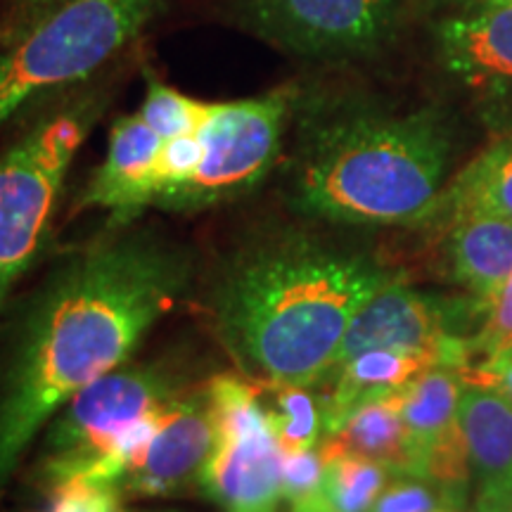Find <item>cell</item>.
I'll use <instances>...</instances> for the list:
<instances>
[{"label":"cell","instance_id":"6da1fadb","mask_svg":"<svg viewBox=\"0 0 512 512\" xmlns=\"http://www.w3.org/2000/svg\"><path fill=\"white\" fill-rule=\"evenodd\" d=\"M190 283L188 249L150 230L102 238L53 268L0 354V496L64 403L124 366Z\"/></svg>","mask_w":512,"mask_h":512},{"label":"cell","instance_id":"7a4b0ae2","mask_svg":"<svg viewBox=\"0 0 512 512\" xmlns=\"http://www.w3.org/2000/svg\"><path fill=\"white\" fill-rule=\"evenodd\" d=\"M389 275L370 256L280 233L230 256L211 294L223 347L268 387H313L335 368L351 318Z\"/></svg>","mask_w":512,"mask_h":512},{"label":"cell","instance_id":"3957f363","mask_svg":"<svg viewBox=\"0 0 512 512\" xmlns=\"http://www.w3.org/2000/svg\"><path fill=\"white\" fill-rule=\"evenodd\" d=\"M451 131L432 107L311 112L292 169V202L304 214L361 226L430 221L441 202Z\"/></svg>","mask_w":512,"mask_h":512},{"label":"cell","instance_id":"277c9868","mask_svg":"<svg viewBox=\"0 0 512 512\" xmlns=\"http://www.w3.org/2000/svg\"><path fill=\"white\" fill-rule=\"evenodd\" d=\"M188 389L169 368L119 366L81 389L50 420L41 453V482L88 477L121 484L159 415Z\"/></svg>","mask_w":512,"mask_h":512},{"label":"cell","instance_id":"5b68a950","mask_svg":"<svg viewBox=\"0 0 512 512\" xmlns=\"http://www.w3.org/2000/svg\"><path fill=\"white\" fill-rule=\"evenodd\" d=\"M164 8V0H72L0 53V126L24 105L88 79Z\"/></svg>","mask_w":512,"mask_h":512},{"label":"cell","instance_id":"8992f818","mask_svg":"<svg viewBox=\"0 0 512 512\" xmlns=\"http://www.w3.org/2000/svg\"><path fill=\"white\" fill-rule=\"evenodd\" d=\"M98 112L93 98L76 100L0 157V309L43 249L64 178Z\"/></svg>","mask_w":512,"mask_h":512},{"label":"cell","instance_id":"52a82bcc","mask_svg":"<svg viewBox=\"0 0 512 512\" xmlns=\"http://www.w3.org/2000/svg\"><path fill=\"white\" fill-rule=\"evenodd\" d=\"M294 102L297 91L290 86L261 98L214 102L200 131L202 159L195 174L169 192L157 209H207L252 192L280 155Z\"/></svg>","mask_w":512,"mask_h":512},{"label":"cell","instance_id":"ba28073f","mask_svg":"<svg viewBox=\"0 0 512 512\" xmlns=\"http://www.w3.org/2000/svg\"><path fill=\"white\" fill-rule=\"evenodd\" d=\"M216 441L200 489L228 512H275L283 501V448L259 389L238 375L207 384Z\"/></svg>","mask_w":512,"mask_h":512},{"label":"cell","instance_id":"9c48e42d","mask_svg":"<svg viewBox=\"0 0 512 512\" xmlns=\"http://www.w3.org/2000/svg\"><path fill=\"white\" fill-rule=\"evenodd\" d=\"M242 22L287 53L342 60L387 41L394 0H238Z\"/></svg>","mask_w":512,"mask_h":512},{"label":"cell","instance_id":"30bf717a","mask_svg":"<svg viewBox=\"0 0 512 512\" xmlns=\"http://www.w3.org/2000/svg\"><path fill=\"white\" fill-rule=\"evenodd\" d=\"M373 349L420 351L437 356L441 366L458 370L467 368L470 361L467 339L448 330L446 304L392 278L351 318L335 368Z\"/></svg>","mask_w":512,"mask_h":512},{"label":"cell","instance_id":"8fae6325","mask_svg":"<svg viewBox=\"0 0 512 512\" xmlns=\"http://www.w3.org/2000/svg\"><path fill=\"white\" fill-rule=\"evenodd\" d=\"M216 427L207 384L188 389L159 415L136 463L121 479L124 496H174L200 486L214 451Z\"/></svg>","mask_w":512,"mask_h":512},{"label":"cell","instance_id":"7c38bea8","mask_svg":"<svg viewBox=\"0 0 512 512\" xmlns=\"http://www.w3.org/2000/svg\"><path fill=\"white\" fill-rule=\"evenodd\" d=\"M441 62L489 100L512 95V5L465 8L437 24Z\"/></svg>","mask_w":512,"mask_h":512},{"label":"cell","instance_id":"4fadbf2b","mask_svg":"<svg viewBox=\"0 0 512 512\" xmlns=\"http://www.w3.org/2000/svg\"><path fill=\"white\" fill-rule=\"evenodd\" d=\"M458 422L475 484V512H508L512 498V403L494 387L465 384Z\"/></svg>","mask_w":512,"mask_h":512},{"label":"cell","instance_id":"5bb4252c","mask_svg":"<svg viewBox=\"0 0 512 512\" xmlns=\"http://www.w3.org/2000/svg\"><path fill=\"white\" fill-rule=\"evenodd\" d=\"M162 145L164 140L140 114L114 121L105 162L95 169L91 183L83 190V207L112 209L121 223L150 207Z\"/></svg>","mask_w":512,"mask_h":512},{"label":"cell","instance_id":"9a60e30c","mask_svg":"<svg viewBox=\"0 0 512 512\" xmlns=\"http://www.w3.org/2000/svg\"><path fill=\"white\" fill-rule=\"evenodd\" d=\"M432 366H441L437 356L394 349L363 351V354L354 356L351 361L337 366L328 375L332 387L320 399L323 401L325 415V437L342 425L344 418L354 411L358 403L375 399V396L399 392V389L411 384L415 377Z\"/></svg>","mask_w":512,"mask_h":512},{"label":"cell","instance_id":"2e32d148","mask_svg":"<svg viewBox=\"0 0 512 512\" xmlns=\"http://www.w3.org/2000/svg\"><path fill=\"white\" fill-rule=\"evenodd\" d=\"M446 264L460 287L491 297L512 273V221L491 214H460L448 219Z\"/></svg>","mask_w":512,"mask_h":512},{"label":"cell","instance_id":"e0dca14e","mask_svg":"<svg viewBox=\"0 0 512 512\" xmlns=\"http://www.w3.org/2000/svg\"><path fill=\"white\" fill-rule=\"evenodd\" d=\"M401 392L403 389L358 403L342 425L320 441V456L354 453L384 465L392 475H418L403 425Z\"/></svg>","mask_w":512,"mask_h":512},{"label":"cell","instance_id":"ac0fdd59","mask_svg":"<svg viewBox=\"0 0 512 512\" xmlns=\"http://www.w3.org/2000/svg\"><path fill=\"white\" fill-rule=\"evenodd\" d=\"M463 389V373L453 366L427 368L403 387L401 415L420 477H425V460L430 448L458 425Z\"/></svg>","mask_w":512,"mask_h":512},{"label":"cell","instance_id":"d6986e66","mask_svg":"<svg viewBox=\"0 0 512 512\" xmlns=\"http://www.w3.org/2000/svg\"><path fill=\"white\" fill-rule=\"evenodd\" d=\"M491 214L512 221V138H503L472 159L456 176L434 216ZM432 216V219H434Z\"/></svg>","mask_w":512,"mask_h":512},{"label":"cell","instance_id":"ffe728a7","mask_svg":"<svg viewBox=\"0 0 512 512\" xmlns=\"http://www.w3.org/2000/svg\"><path fill=\"white\" fill-rule=\"evenodd\" d=\"M325 472L318 496L332 512H368L394 475L375 460L335 453L323 458Z\"/></svg>","mask_w":512,"mask_h":512},{"label":"cell","instance_id":"44dd1931","mask_svg":"<svg viewBox=\"0 0 512 512\" xmlns=\"http://www.w3.org/2000/svg\"><path fill=\"white\" fill-rule=\"evenodd\" d=\"M275 399L268 406L275 439L283 451L318 448L325 437L323 401L311 394V387H273Z\"/></svg>","mask_w":512,"mask_h":512},{"label":"cell","instance_id":"7402d4cb","mask_svg":"<svg viewBox=\"0 0 512 512\" xmlns=\"http://www.w3.org/2000/svg\"><path fill=\"white\" fill-rule=\"evenodd\" d=\"M211 110H214V102L190 98L169 83L159 81L155 74H147L145 102L138 114L162 140L202 131L211 117Z\"/></svg>","mask_w":512,"mask_h":512},{"label":"cell","instance_id":"603a6c76","mask_svg":"<svg viewBox=\"0 0 512 512\" xmlns=\"http://www.w3.org/2000/svg\"><path fill=\"white\" fill-rule=\"evenodd\" d=\"M482 304L486 306L482 328L475 337L467 339V368L491 366L512 351V273Z\"/></svg>","mask_w":512,"mask_h":512},{"label":"cell","instance_id":"cb8c5ba5","mask_svg":"<svg viewBox=\"0 0 512 512\" xmlns=\"http://www.w3.org/2000/svg\"><path fill=\"white\" fill-rule=\"evenodd\" d=\"M465 501L430 477L394 475L368 512H439L465 510Z\"/></svg>","mask_w":512,"mask_h":512},{"label":"cell","instance_id":"d4e9b609","mask_svg":"<svg viewBox=\"0 0 512 512\" xmlns=\"http://www.w3.org/2000/svg\"><path fill=\"white\" fill-rule=\"evenodd\" d=\"M124 491L102 479L72 477L48 486L46 512H124Z\"/></svg>","mask_w":512,"mask_h":512},{"label":"cell","instance_id":"484cf974","mask_svg":"<svg viewBox=\"0 0 512 512\" xmlns=\"http://www.w3.org/2000/svg\"><path fill=\"white\" fill-rule=\"evenodd\" d=\"M325 460L320 448H304V451H283L280 465V491L283 501L299 503L316 496L323 484Z\"/></svg>","mask_w":512,"mask_h":512},{"label":"cell","instance_id":"4316f807","mask_svg":"<svg viewBox=\"0 0 512 512\" xmlns=\"http://www.w3.org/2000/svg\"><path fill=\"white\" fill-rule=\"evenodd\" d=\"M72 0H5L0 10V48L27 36L36 24Z\"/></svg>","mask_w":512,"mask_h":512},{"label":"cell","instance_id":"83f0119b","mask_svg":"<svg viewBox=\"0 0 512 512\" xmlns=\"http://www.w3.org/2000/svg\"><path fill=\"white\" fill-rule=\"evenodd\" d=\"M465 384H484V387H494L501 392L505 399L512 403V351L482 368H467L460 370Z\"/></svg>","mask_w":512,"mask_h":512},{"label":"cell","instance_id":"f1b7e54d","mask_svg":"<svg viewBox=\"0 0 512 512\" xmlns=\"http://www.w3.org/2000/svg\"><path fill=\"white\" fill-rule=\"evenodd\" d=\"M290 512H332V510L323 503V498L316 494V496L306 498V501L292 503V510Z\"/></svg>","mask_w":512,"mask_h":512},{"label":"cell","instance_id":"f546056e","mask_svg":"<svg viewBox=\"0 0 512 512\" xmlns=\"http://www.w3.org/2000/svg\"><path fill=\"white\" fill-rule=\"evenodd\" d=\"M489 5H512V0H465V8H489Z\"/></svg>","mask_w":512,"mask_h":512},{"label":"cell","instance_id":"4dcf8cb0","mask_svg":"<svg viewBox=\"0 0 512 512\" xmlns=\"http://www.w3.org/2000/svg\"><path fill=\"white\" fill-rule=\"evenodd\" d=\"M439 512H465V510H460V508H446V510H439Z\"/></svg>","mask_w":512,"mask_h":512},{"label":"cell","instance_id":"1f68e13d","mask_svg":"<svg viewBox=\"0 0 512 512\" xmlns=\"http://www.w3.org/2000/svg\"><path fill=\"white\" fill-rule=\"evenodd\" d=\"M508 512H512V498H510V505H508Z\"/></svg>","mask_w":512,"mask_h":512}]
</instances>
